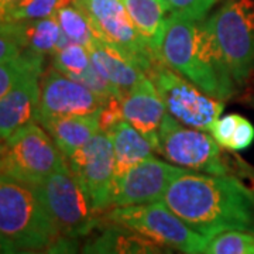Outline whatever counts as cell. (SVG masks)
Here are the masks:
<instances>
[{"label":"cell","instance_id":"e0dca14e","mask_svg":"<svg viewBox=\"0 0 254 254\" xmlns=\"http://www.w3.org/2000/svg\"><path fill=\"white\" fill-rule=\"evenodd\" d=\"M151 240L127 227L106 222L85 237L82 254H164Z\"/></svg>","mask_w":254,"mask_h":254},{"label":"cell","instance_id":"ba28073f","mask_svg":"<svg viewBox=\"0 0 254 254\" xmlns=\"http://www.w3.org/2000/svg\"><path fill=\"white\" fill-rule=\"evenodd\" d=\"M147 76L155 85L168 115L184 126L210 133L215 122L225 110L223 100L215 99L200 91L163 60L153 64Z\"/></svg>","mask_w":254,"mask_h":254},{"label":"cell","instance_id":"1f68e13d","mask_svg":"<svg viewBox=\"0 0 254 254\" xmlns=\"http://www.w3.org/2000/svg\"><path fill=\"white\" fill-rule=\"evenodd\" d=\"M1 254H50L48 250H16V249H1Z\"/></svg>","mask_w":254,"mask_h":254},{"label":"cell","instance_id":"7c38bea8","mask_svg":"<svg viewBox=\"0 0 254 254\" xmlns=\"http://www.w3.org/2000/svg\"><path fill=\"white\" fill-rule=\"evenodd\" d=\"M108 100L81 82L53 68L48 69L40 81L38 119L99 115Z\"/></svg>","mask_w":254,"mask_h":254},{"label":"cell","instance_id":"4316f807","mask_svg":"<svg viewBox=\"0 0 254 254\" xmlns=\"http://www.w3.org/2000/svg\"><path fill=\"white\" fill-rule=\"evenodd\" d=\"M174 13L193 21H203L218 0H167Z\"/></svg>","mask_w":254,"mask_h":254},{"label":"cell","instance_id":"d4e9b609","mask_svg":"<svg viewBox=\"0 0 254 254\" xmlns=\"http://www.w3.org/2000/svg\"><path fill=\"white\" fill-rule=\"evenodd\" d=\"M73 0H18L7 10L1 11V21H27L53 17Z\"/></svg>","mask_w":254,"mask_h":254},{"label":"cell","instance_id":"836d02e7","mask_svg":"<svg viewBox=\"0 0 254 254\" xmlns=\"http://www.w3.org/2000/svg\"><path fill=\"white\" fill-rule=\"evenodd\" d=\"M253 106H254V99H253Z\"/></svg>","mask_w":254,"mask_h":254},{"label":"cell","instance_id":"ac0fdd59","mask_svg":"<svg viewBox=\"0 0 254 254\" xmlns=\"http://www.w3.org/2000/svg\"><path fill=\"white\" fill-rule=\"evenodd\" d=\"M1 33L13 37L23 50L43 55H54L64 37L57 16L27 21H1Z\"/></svg>","mask_w":254,"mask_h":254},{"label":"cell","instance_id":"cb8c5ba5","mask_svg":"<svg viewBox=\"0 0 254 254\" xmlns=\"http://www.w3.org/2000/svg\"><path fill=\"white\" fill-rule=\"evenodd\" d=\"M92 66L93 65L88 47L71 43L68 38L63 37L61 46L53 55V68L65 73L69 78H75L88 72Z\"/></svg>","mask_w":254,"mask_h":254},{"label":"cell","instance_id":"44dd1931","mask_svg":"<svg viewBox=\"0 0 254 254\" xmlns=\"http://www.w3.org/2000/svg\"><path fill=\"white\" fill-rule=\"evenodd\" d=\"M109 136L115 150V181L155 153L148 140L126 120L116 125Z\"/></svg>","mask_w":254,"mask_h":254},{"label":"cell","instance_id":"484cf974","mask_svg":"<svg viewBox=\"0 0 254 254\" xmlns=\"http://www.w3.org/2000/svg\"><path fill=\"white\" fill-rule=\"evenodd\" d=\"M202 254H254V232H222L209 239Z\"/></svg>","mask_w":254,"mask_h":254},{"label":"cell","instance_id":"3957f363","mask_svg":"<svg viewBox=\"0 0 254 254\" xmlns=\"http://www.w3.org/2000/svg\"><path fill=\"white\" fill-rule=\"evenodd\" d=\"M61 232L34 184L0 178L1 249L47 250Z\"/></svg>","mask_w":254,"mask_h":254},{"label":"cell","instance_id":"7402d4cb","mask_svg":"<svg viewBox=\"0 0 254 254\" xmlns=\"http://www.w3.org/2000/svg\"><path fill=\"white\" fill-rule=\"evenodd\" d=\"M46 55L24 50L7 63L0 64V98L6 96L14 85L31 73L43 75V64Z\"/></svg>","mask_w":254,"mask_h":254},{"label":"cell","instance_id":"d6986e66","mask_svg":"<svg viewBox=\"0 0 254 254\" xmlns=\"http://www.w3.org/2000/svg\"><path fill=\"white\" fill-rule=\"evenodd\" d=\"M134 27L143 37L147 46L161 58V46L168 18L174 13L167 0H122ZM163 60V58H161Z\"/></svg>","mask_w":254,"mask_h":254},{"label":"cell","instance_id":"f546056e","mask_svg":"<svg viewBox=\"0 0 254 254\" xmlns=\"http://www.w3.org/2000/svg\"><path fill=\"white\" fill-rule=\"evenodd\" d=\"M254 143V126L250 120H247L243 116H240L239 123H237L235 134L230 143L229 151L239 153V151H245L250 145Z\"/></svg>","mask_w":254,"mask_h":254},{"label":"cell","instance_id":"30bf717a","mask_svg":"<svg viewBox=\"0 0 254 254\" xmlns=\"http://www.w3.org/2000/svg\"><path fill=\"white\" fill-rule=\"evenodd\" d=\"M73 4L88 16L100 40L128 55L145 73L161 60L137 31L122 0H73Z\"/></svg>","mask_w":254,"mask_h":254},{"label":"cell","instance_id":"4dcf8cb0","mask_svg":"<svg viewBox=\"0 0 254 254\" xmlns=\"http://www.w3.org/2000/svg\"><path fill=\"white\" fill-rule=\"evenodd\" d=\"M47 250L50 254H82L81 245H79L78 239L63 236V235L58 237Z\"/></svg>","mask_w":254,"mask_h":254},{"label":"cell","instance_id":"8992f818","mask_svg":"<svg viewBox=\"0 0 254 254\" xmlns=\"http://www.w3.org/2000/svg\"><path fill=\"white\" fill-rule=\"evenodd\" d=\"M66 163L65 155L38 122L1 140V175L38 185Z\"/></svg>","mask_w":254,"mask_h":254},{"label":"cell","instance_id":"5b68a950","mask_svg":"<svg viewBox=\"0 0 254 254\" xmlns=\"http://www.w3.org/2000/svg\"><path fill=\"white\" fill-rule=\"evenodd\" d=\"M103 219L182 254H202L209 240L188 226L163 200L112 208L103 215Z\"/></svg>","mask_w":254,"mask_h":254},{"label":"cell","instance_id":"7a4b0ae2","mask_svg":"<svg viewBox=\"0 0 254 254\" xmlns=\"http://www.w3.org/2000/svg\"><path fill=\"white\" fill-rule=\"evenodd\" d=\"M161 58L175 72L215 99L227 102L239 91L203 21L173 13L168 18Z\"/></svg>","mask_w":254,"mask_h":254},{"label":"cell","instance_id":"ffe728a7","mask_svg":"<svg viewBox=\"0 0 254 254\" xmlns=\"http://www.w3.org/2000/svg\"><path fill=\"white\" fill-rule=\"evenodd\" d=\"M98 116H53L38 119V123L46 128L65 158H68L99 131Z\"/></svg>","mask_w":254,"mask_h":254},{"label":"cell","instance_id":"277c9868","mask_svg":"<svg viewBox=\"0 0 254 254\" xmlns=\"http://www.w3.org/2000/svg\"><path fill=\"white\" fill-rule=\"evenodd\" d=\"M205 26L237 88L254 78V0H226Z\"/></svg>","mask_w":254,"mask_h":254},{"label":"cell","instance_id":"52a82bcc","mask_svg":"<svg viewBox=\"0 0 254 254\" xmlns=\"http://www.w3.org/2000/svg\"><path fill=\"white\" fill-rule=\"evenodd\" d=\"M37 187L63 236L86 237L102 225L103 216L95 210L89 195L68 163Z\"/></svg>","mask_w":254,"mask_h":254},{"label":"cell","instance_id":"6da1fadb","mask_svg":"<svg viewBox=\"0 0 254 254\" xmlns=\"http://www.w3.org/2000/svg\"><path fill=\"white\" fill-rule=\"evenodd\" d=\"M161 200L208 239L227 230L254 232V188L232 174L210 175L182 170Z\"/></svg>","mask_w":254,"mask_h":254},{"label":"cell","instance_id":"9c48e42d","mask_svg":"<svg viewBox=\"0 0 254 254\" xmlns=\"http://www.w3.org/2000/svg\"><path fill=\"white\" fill-rule=\"evenodd\" d=\"M160 154L188 171L210 175H227L232 171L212 134L184 126L168 113L160 128Z\"/></svg>","mask_w":254,"mask_h":254},{"label":"cell","instance_id":"83f0119b","mask_svg":"<svg viewBox=\"0 0 254 254\" xmlns=\"http://www.w3.org/2000/svg\"><path fill=\"white\" fill-rule=\"evenodd\" d=\"M239 119H240V115H237V113L220 116L210 130L212 137L218 141V144L223 150L229 151V148H230V143H232V138H233L235 130L239 123Z\"/></svg>","mask_w":254,"mask_h":254},{"label":"cell","instance_id":"4fadbf2b","mask_svg":"<svg viewBox=\"0 0 254 254\" xmlns=\"http://www.w3.org/2000/svg\"><path fill=\"white\" fill-rule=\"evenodd\" d=\"M182 170L181 167L164 163L155 157L147 158L115 181L112 208L161 200L171 181Z\"/></svg>","mask_w":254,"mask_h":254},{"label":"cell","instance_id":"2e32d148","mask_svg":"<svg viewBox=\"0 0 254 254\" xmlns=\"http://www.w3.org/2000/svg\"><path fill=\"white\" fill-rule=\"evenodd\" d=\"M93 68L122 95L133 89L147 73L123 51L103 40H95L88 47Z\"/></svg>","mask_w":254,"mask_h":254},{"label":"cell","instance_id":"8fae6325","mask_svg":"<svg viewBox=\"0 0 254 254\" xmlns=\"http://www.w3.org/2000/svg\"><path fill=\"white\" fill-rule=\"evenodd\" d=\"M99 215L112 208L115 185V150L108 133L98 131L86 144L66 158Z\"/></svg>","mask_w":254,"mask_h":254},{"label":"cell","instance_id":"5bb4252c","mask_svg":"<svg viewBox=\"0 0 254 254\" xmlns=\"http://www.w3.org/2000/svg\"><path fill=\"white\" fill-rule=\"evenodd\" d=\"M122 108L125 120L148 140L155 153H160V128L167 109L153 81L144 76L126 92L122 98Z\"/></svg>","mask_w":254,"mask_h":254},{"label":"cell","instance_id":"603a6c76","mask_svg":"<svg viewBox=\"0 0 254 254\" xmlns=\"http://www.w3.org/2000/svg\"><path fill=\"white\" fill-rule=\"evenodd\" d=\"M65 38L71 43L89 47L99 37L92 26L91 20L75 4H68L55 14Z\"/></svg>","mask_w":254,"mask_h":254},{"label":"cell","instance_id":"9a60e30c","mask_svg":"<svg viewBox=\"0 0 254 254\" xmlns=\"http://www.w3.org/2000/svg\"><path fill=\"white\" fill-rule=\"evenodd\" d=\"M40 73H31L0 98V136L6 140L18 128L38 122L40 113Z\"/></svg>","mask_w":254,"mask_h":254},{"label":"cell","instance_id":"d6a6232c","mask_svg":"<svg viewBox=\"0 0 254 254\" xmlns=\"http://www.w3.org/2000/svg\"><path fill=\"white\" fill-rule=\"evenodd\" d=\"M18 0H0V10L1 11H4V10H7L9 7H11L13 4H16Z\"/></svg>","mask_w":254,"mask_h":254},{"label":"cell","instance_id":"f1b7e54d","mask_svg":"<svg viewBox=\"0 0 254 254\" xmlns=\"http://www.w3.org/2000/svg\"><path fill=\"white\" fill-rule=\"evenodd\" d=\"M122 98L123 96H112L106 102V105L103 106V109L98 116L100 131H105L109 134L116 125H119L122 120H125L123 108H122Z\"/></svg>","mask_w":254,"mask_h":254}]
</instances>
